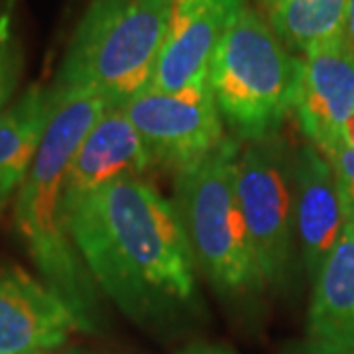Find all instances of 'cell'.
Here are the masks:
<instances>
[{
    "instance_id": "cell-1",
    "label": "cell",
    "mask_w": 354,
    "mask_h": 354,
    "mask_svg": "<svg viewBox=\"0 0 354 354\" xmlns=\"http://www.w3.org/2000/svg\"><path fill=\"white\" fill-rule=\"evenodd\" d=\"M65 225L97 288L144 319L197 297V266L174 201L124 177L75 205Z\"/></svg>"
},
{
    "instance_id": "cell-2",
    "label": "cell",
    "mask_w": 354,
    "mask_h": 354,
    "mask_svg": "<svg viewBox=\"0 0 354 354\" xmlns=\"http://www.w3.org/2000/svg\"><path fill=\"white\" fill-rule=\"evenodd\" d=\"M51 97L53 109L38 153L14 199V227L41 281L73 311L81 330H93L99 288L65 225L64 183L79 144L109 106L85 91L51 88Z\"/></svg>"
},
{
    "instance_id": "cell-3",
    "label": "cell",
    "mask_w": 354,
    "mask_h": 354,
    "mask_svg": "<svg viewBox=\"0 0 354 354\" xmlns=\"http://www.w3.org/2000/svg\"><path fill=\"white\" fill-rule=\"evenodd\" d=\"M167 16L169 0H91L51 88L93 93L122 109L152 85Z\"/></svg>"
},
{
    "instance_id": "cell-4",
    "label": "cell",
    "mask_w": 354,
    "mask_h": 354,
    "mask_svg": "<svg viewBox=\"0 0 354 354\" xmlns=\"http://www.w3.org/2000/svg\"><path fill=\"white\" fill-rule=\"evenodd\" d=\"M239 146L228 136L209 158L174 177V205L195 266L228 299L258 297L268 288L239 201Z\"/></svg>"
},
{
    "instance_id": "cell-5",
    "label": "cell",
    "mask_w": 354,
    "mask_h": 354,
    "mask_svg": "<svg viewBox=\"0 0 354 354\" xmlns=\"http://www.w3.org/2000/svg\"><path fill=\"white\" fill-rule=\"evenodd\" d=\"M299 65V55L281 44L264 16L246 6L209 65V85L228 136L248 142L278 134L293 114Z\"/></svg>"
},
{
    "instance_id": "cell-6",
    "label": "cell",
    "mask_w": 354,
    "mask_h": 354,
    "mask_svg": "<svg viewBox=\"0 0 354 354\" xmlns=\"http://www.w3.org/2000/svg\"><path fill=\"white\" fill-rule=\"evenodd\" d=\"M236 189L266 286L281 288L293 270L297 242L293 223V150L279 132L241 142Z\"/></svg>"
},
{
    "instance_id": "cell-7",
    "label": "cell",
    "mask_w": 354,
    "mask_h": 354,
    "mask_svg": "<svg viewBox=\"0 0 354 354\" xmlns=\"http://www.w3.org/2000/svg\"><path fill=\"white\" fill-rule=\"evenodd\" d=\"M122 113L144 142L152 167L174 177L209 158L228 138L209 79L177 93L146 88Z\"/></svg>"
},
{
    "instance_id": "cell-8",
    "label": "cell",
    "mask_w": 354,
    "mask_h": 354,
    "mask_svg": "<svg viewBox=\"0 0 354 354\" xmlns=\"http://www.w3.org/2000/svg\"><path fill=\"white\" fill-rule=\"evenodd\" d=\"M293 116L309 144L329 156L354 114V50L346 36L299 55Z\"/></svg>"
},
{
    "instance_id": "cell-9",
    "label": "cell",
    "mask_w": 354,
    "mask_h": 354,
    "mask_svg": "<svg viewBox=\"0 0 354 354\" xmlns=\"http://www.w3.org/2000/svg\"><path fill=\"white\" fill-rule=\"evenodd\" d=\"M248 0H169L165 38L150 88L177 93L209 79V65Z\"/></svg>"
},
{
    "instance_id": "cell-10",
    "label": "cell",
    "mask_w": 354,
    "mask_h": 354,
    "mask_svg": "<svg viewBox=\"0 0 354 354\" xmlns=\"http://www.w3.org/2000/svg\"><path fill=\"white\" fill-rule=\"evenodd\" d=\"M81 330L50 286L18 266H0V354L51 353Z\"/></svg>"
},
{
    "instance_id": "cell-11",
    "label": "cell",
    "mask_w": 354,
    "mask_h": 354,
    "mask_svg": "<svg viewBox=\"0 0 354 354\" xmlns=\"http://www.w3.org/2000/svg\"><path fill=\"white\" fill-rule=\"evenodd\" d=\"M329 158L305 142L293 150V223L299 258L313 279L346 225Z\"/></svg>"
},
{
    "instance_id": "cell-12",
    "label": "cell",
    "mask_w": 354,
    "mask_h": 354,
    "mask_svg": "<svg viewBox=\"0 0 354 354\" xmlns=\"http://www.w3.org/2000/svg\"><path fill=\"white\" fill-rule=\"evenodd\" d=\"M150 156L122 109H106L79 144L64 183V216L104 185L144 177Z\"/></svg>"
},
{
    "instance_id": "cell-13",
    "label": "cell",
    "mask_w": 354,
    "mask_h": 354,
    "mask_svg": "<svg viewBox=\"0 0 354 354\" xmlns=\"http://www.w3.org/2000/svg\"><path fill=\"white\" fill-rule=\"evenodd\" d=\"M311 281L307 341L354 348V221H346Z\"/></svg>"
},
{
    "instance_id": "cell-14",
    "label": "cell",
    "mask_w": 354,
    "mask_h": 354,
    "mask_svg": "<svg viewBox=\"0 0 354 354\" xmlns=\"http://www.w3.org/2000/svg\"><path fill=\"white\" fill-rule=\"evenodd\" d=\"M53 109L50 87L32 85L0 113V215L16 199Z\"/></svg>"
},
{
    "instance_id": "cell-15",
    "label": "cell",
    "mask_w": 354,
    "mask_h": 354,
    "mask_svg": "<svg viewBox=\"0 0 354 354\" xmlns=\"http://www.w3.org/2000/svg\"><path fill=\"white\" fill-rule=\"evenodd\" d=\"M266 22L295 55L344 34L346 0H256Z\"/></svg>"
},
{
    "instance_id": "cell-16",
    "label": "cell",
    "mask_w": 354,
    "mask_h": 354,
    "mask_svg": "<svg viewBox=\"0 0 354 354\" xmlns=\"http://www.w3.org/2000/svg\"><path fill=\"white\" fill-rule=\"evenodd\" d=\"M22 51L8 30L6 18H0V113L12 104L14 93L22 75Z\"/></svg>"
},
{
    "instance_id": "cell-17",
    "label": "cell",
    "mask_w": 354,
    "mask_h": 354,
    "mask_svg": "<svg viewBox=\"0 0 354 354\" xmlns=\"http://www.w3.org/2000/svg\"><path fill=\"white\" fill-rule=\"evenodd\" d=\"M327 158H329L330 165L335 169V177H337V185H339L346 218L354 221V150L337 148Z\"/></svg>"
},
{
    "instance_id": "cell-18",
    "label": "cell",
    "mask_w": 354,
    "mask_h": 354,
    "mask_svg": "<svg viewBox=\"0 0 354 354\" xmlns=\"http://www.w3.org/2000/svg\"><path fill=\"white\" fill-rule=\"evenodd\" d=\"M283 354H354V348H337V346H327V344L307 341L286 351Z\"/></svg>"
},
{
    "instance_id": "cell-19",
    "label": "cell",
    "mask_w": 354,
    "mask_h": 354,
    "mask_svg": "<svg viewBox=\"0 0 354 354\" xmlns=\"http://www.w3.org/2000/svg\"><path fill=\"white\" fill-rule=\"evenodd\" d=\"M179 354H234L225 346L218 344H191L187 348H183Z\"/></svg>"
},
{
    "instance_id": "cell-20",
    "label": "cell",
    "mask_w": 354,
    "mask_h": 354,
    "mask_svg": "<svg viewBox=\"0 0 354 354\" xmlns=\"http://www.w3.org/2000/svg\"><path fill=\"white\" fill-rule=\"evenodd\" d=\"M337 148H348V150H354V114L351 116V120L344 124L342 128L341 136H339V142H337V146H335V150ZM333 150V152H335Z\"/></svg>"
},
{
    "instance_id": "cell-21",
    "label": "cell",
    "mask_w": 354,
    "mask_h": 354,
    "mask_svg": "<svg viewBox=\"0 0 354 354\" xmlns=\"http://www.w3.org/2000/svg\"><path fill=\"white\" fill-rule=\"evenodd\" d=\"M344 36L354 50V0H346V14H344Z\"/></svg>"
},
{
    "instance_id": "cell-22",
    "label": "cell",
    "mask_w": 354,
    "mask_h": 354,
    "mask_svg": "<svg viewBox=\"0 0 354 354\" xmlns=\"http://www.w3.org/2000/svg\"><path fill=\"white\" fill-rule=\"evenodd\" d=\"M64 354H99V353H91V351H81V348H75V351H69V353Z\"/></svg>"
},
{
    "instance_id": "cell-23",
    "label": "cell",
    "mask_w": 354,
    "mask_h": 354,
    "mask_svg": "<svg viewBox=\"0 0 354 354\" xmlns=\"http://www.w3.org/2000/svg\"><path fill=\"white\" fill-rule=\"evenodd\" d=\"M28 354H50V353H28Z\"/></svg>"
}]
</instances>
